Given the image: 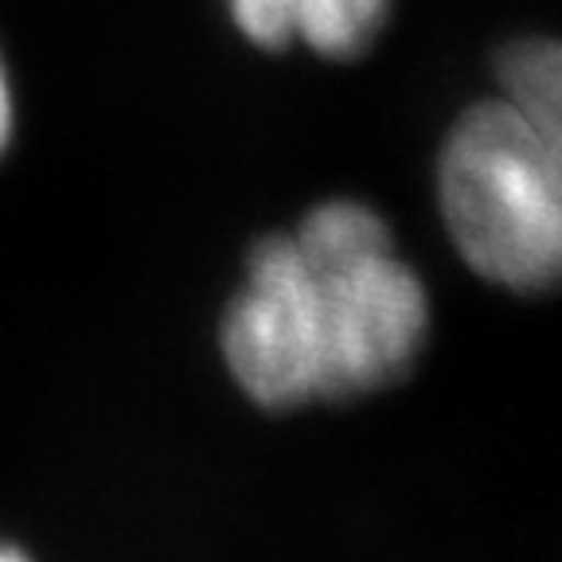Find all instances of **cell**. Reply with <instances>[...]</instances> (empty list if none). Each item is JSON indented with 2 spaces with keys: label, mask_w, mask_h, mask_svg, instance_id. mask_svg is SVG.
<instances>
[{
  "label": "cell",
  "mask_w": 562,
  "mask_h": 562,
  "mask_svg": "<svg viewBox=\"0 0 562 562\" xmlns=\"http://www.w3.org/2000/svg\"><path fill=\"white\" fill-rule=\"evenodd\" d=\"M0 562H32V559H27V554L20 551V547H9V543H0Z\"/></svg>",
  "instance_id": "8992f818"
},
{
  "label": "cell",
  "mask_w": 562,
  "mask_h": 562,
  "mask_svg": "<svg viewBox=\"0 0 562 562\" xmlns=\"http://www.w3.org/2000/svg\"><path fill=\"white\" fill-rule=\"evenodd\" d=\"M446 231L469 266L516 293L551 290L562 255L559 133L504 98L449 130L438 165Z\"/></svg>",
  "instance_id": "7a4b0ae2"
},
{
  "label": "cell",
  "mask_w": 562,
  "mask_h": 562,
  "mask_svg": "<svg viewBox=\"0 0 562 562\" xmlns=\"http://www.w3.org/2000/svg\"><path fill=\"white\" fill-rule=\"evenodd\" d=\"M504 102L527 114L547 133H559L562 122V87H559V47L551 40H524L501 55Z\"/></svg>",
  "instance_id": "277c9868"
},
{
  "label": "cell",
  "mask_w": 562,
  "mask_h": 562,
  "mask_svg": "<svg viewBox=\"0 0 562 562\" xmlns=\"http://www.w3.org/2000/svg\"><path fill=\"white\" fill-rule=\"evenodd\" d=\"M426 333V285L395 255L383 215L328 200L293 235H270L250 250L220 340L246 398L293 411L403 379Z\"/></svg>",
  "instance_id": "6da1fadb"
},
{
  "label": "cell",
  "mask_w": 562,
  "mask_h": 562,
  "mask_svg": "<svg viewBox=\"0 0 562 562\" xmlns=\"http://www.w3.org/2000/svg\"><path fill=\"white\" fill-rule=\"evenodd\" d=\"M9 137H12V87H9L4 59H0V153L9 149Z\"/></svg>",
  "instance_id": "5b68a950"
},
{
  "label": "cell",
  "mask_w": 562,
  "mask_h": 562,
  "mask_svg": "<svg viewBox=\"0 0 562 562\" xmlns=\"http://www.w3.org/2000/svg\"><path fill=\"white\" fill-rule=\"evenodd\" d=\"M391 0H231V16L258 47L305 44L333 59L360 55L383 27Z\"/></svg>",
  "instance_id": "3957f363"
}]
</instances>
